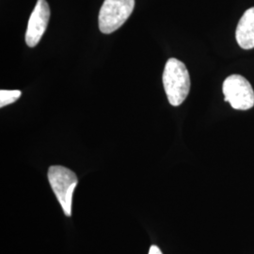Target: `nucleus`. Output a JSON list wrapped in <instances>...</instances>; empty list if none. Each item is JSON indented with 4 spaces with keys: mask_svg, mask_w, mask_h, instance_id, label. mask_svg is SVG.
<instances>
[{
    "mask_svg": "<svg viewBox=\"0 0 254 254\" xmlns=\"http://www.w3.org/2000/svg\"><path fill=\"white\" fill-rule=\"evenodd\" d=\"M163 84L170 104L173 107L180 106L190 90V77L186 65L177 59H170L165 65Z\"/></svg>",
    "mask_w": 254,
    "mask_h": 254,
    "instance_id": "f257e3e1",
    "label": "nucleus"
},
{
    "mask_svg": "<svg viewBox=\"0 0 254 254\" xmlns=\"http://www.w3.org/2000/svg\"><path fill=\"white\" fill-rule=\"evenodd\" d=\"M48 181L64 214L71 217L73 190L78 183L75 173L63 166H51L48 170Z\"/></svg>",
    "mask_w": 254,
    "mask_h": 254,
    "instance_id": "f03ea898",
    "label": "nucleus"
},
{
    "mask_svg": "<svg viewBox=\"0 0 254 254\" xmlns=\"http://www.w3.org/2000/svg\"><path fill=\"white\" fill-rule=\"evenodd\" d=\"M135 0H105L99 12V28L110 34L122 27L132 14Z\"/></svg>",
    "mask_w": 254,
    "mask_h": 254,
    "instance_id": "7ed1b4c3",
    "label": "nucleus"
},
{
    "mask_svg": "<svg viewBox=\"0 0 254 254\" xmlns=\"http://www.w3.org/2000/svg\"><path fill=\"white\" fill-rule=\"evenodd\" d=\"M224 101L233 109L248 110L254 107V91L251 83L239 74L228 76L222 86Z\"/></svg>",
    "mask_w": 254,
    "mask_h": 254,
    "instance_id": "20e7f679",
    "label": "nucleus"
},
{
    "mask_svg": "<svg viewBox=\"0 0 254 254\" xmlns=\"http://www.w3.org/2000/svg\"><path fill=\"white\" fill-rule=\"evenodd\" d=\"M50 18V8L46 0H38L27 24L26 43L35 47L45 34Z\"/></svg>",
    "mask_w": 254,
    "mask_h": 254,
    "instance_id": "39448f33",
    "label": "nucleus"
},
{
    "mask_svg": "<svg viewBox=\"0 0 254 254\" xmlns=\"http://www.w3.org/2000/svg\"><path fill=\"white\" fill-rule=\"evenodd\" d=\"M236 42L241 48H254V7L247 9L240 19L236 31Z\"/></svg>",
    "mask_w": 254,
    "mask_h": 254,
    "instance_id": "423d86ee",
    "label": "nucleus"
},
{
    "mask_svg": "<svg viewBox=\"0 0 254 254\" xmlns=\"http://www.w3.org/2000/svg\"><path fill=\"white\" fill-rule=\"evenodd\" d=\"M22 92L20 91H0V107L4 108L8 105L13 104L21 97Z\"/></svg>",
    "mask_w": 254,
    "mask_h": 254,
    "instance_id": "0eeeda50",
    "label": "nucleus"
},
{
    "mask_svg": "<svg viewBox=\"0 0 254 254\" xmlns=\"http://www.w3.org/2000/svg\"><path fill=\"white\" fill-rule=\"evenodd\" d=\"M163 254L162 252L160 251V249L157 247V246H151L150 248V251H149V254Z\"/></svg>",
    "mask_w": 254,
    "mask_h": 254,
    "instance_id": "6e6552de",
    "label": "nucleus"
}]
</instances>
